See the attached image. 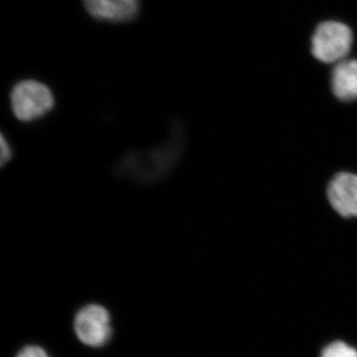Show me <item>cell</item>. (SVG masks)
Listing matches in <instances>:
<instances>
[{
  "label": "cell",
  "mask_w": 357,
  "mask_h": 357,
  "mask_svg": "<svg viewBox=\"0 0 357 357\" xmlns=\"http://www.w3.org/2000/svg\"><path fill=\"white\" fill-rule=\"evenodd\" d=\"M16 357H51L43 347L39 345H26L21 349Z\"/></svg>",
  "instance_id": "9c48e42d"
},
{
  "label": "cell",
  "mask_w": 357,
  "mask_h": 357,
  "mask_svg": "<svg viewBox=\"0 0 357 357\" xmlns=\"http://www.w3.org/2000/svg\"><path fill=\"white\" fill-rule=\"evenodd\" d=\"M321 357H357V351L344 342H337L328 345Z\"/></svg>",
  "instance_id": "ba28073f"
},
{
  "label": "cell",
  "mask_w": 357,
  "mask_h": 357,
  "mask_svg": "<svg viewBox=\"0 0 357 357\" xmlns=\"http://www.w3.org/2000/svg\"><path fill=\"white\" fill-rule=\"evenodd\" d=\"M13 158V149H11L10 145L7 142L6 137L3 134H1V166L6 165L7 162L10 161Z\"/></svg>",
  "instance_id": "30bf717a"
},
{
  "label": "cell",
  "mask_w": 357,
  "mask_h": 357,
  "mask_svg": "<svg viewBox=\"0 0 357 357\" xmlns=\"http://www.w3.org/2000/svg\"><path fill=\"white\" fill-rule=\"evenodd\" d=\"M328 198L344 218H357V175L338 173L328 185Z\"/></svg>",
  "instance_id": "5b68a950"
},
{
  "label": "cell",
  "mask_w": 357,
  "mask_h": 357,
  "mask_svg": "<svg viewBox=\"0 0 357 357\" xmlns=\"http://www.w3.org/2000/svg\"><path fill=\"white\" fill-rule=\"evenodd\" d=\"M74 331L77 340L86 347L93 349L105 347L112 335L109 312L102 305H86L75 316Z\"/></svg>",
  "instance_id": "277c9868"
},
{
  "label": "cell",
  "mask_w": 357,
  "mask_h": 357,
  "mask_svg": "<svg viewBox=\"0 0 357 357\" xmlns=\"http://www.w3.org/2000/svg\"><path fill=\"white\" fill-rule=\"evenodd\" d=\"M352 41L354 35L349 26L337 21H326L312 35V53L321 62L337 64L349 55Z\"/></svg>",
  "instance_id": "3957f363"
},
{
  "label": "cell",
  "mask_w": 357,
  "mask_h": 357,
  "mask_svg": "<svg viewBox=\"0 0 357 357\" xmlns=\"http://www.w3.org/2000/svg\"><path fill=\"white\" fill-rule=\"evenodd\" d=\"M14 116L22 122H31L48 114L55 107L50 88L36 79H23L14 84L10 93Z\"/></svg>",
  "instance_id": "7a4b0ae2"
},
{
  "label": "cell",
  "mask_w": 357,
  "mask_h": 357,
  "mask_svg": "<svg viewBox=\"0 0 357 357\" xmlns=\"http://www.w3.org/2000/svg\"><path fill=\"white\" fill-rule=\"evenodd\" d=\"M140 0H84L89 15L109 22L132 20L139 10Z\"/></svg>",
  "instance_id": "8992f818"
},
{
  "label": "cell",
  "mask_w": 357,
  "mask_h": 357,
  "mask_svg": "<svg viewBox=\"0 0 357 357\" xmlns=\"http://www.w3.org/2000/svg\"><path fill=\"white\" fill-rule=\"evenodd\" d=\"M333 95L342 102L357 100V60H345L337 63L332 73Z\"/></svg>",
  "instance_id": "52a82bcc"
},
{
  "label": "cell",
  "mask_w": 357,
  "mask_h": 357,
  "mask_svg": "<svg viewBox=\"0 0 357 357\" xmlns=\"http://www.w3.org/2000/svg\"><path fill=\"white\" fill-rule=\"evenodd\" d=\"M183 128L174 124L170 139L145 151L128 152L121 160L119 173L142 184H153L165 178L183 154Z\"/></svg>",
  "instance_id": "6da1fadb"
}]
</instances>
